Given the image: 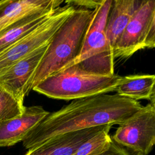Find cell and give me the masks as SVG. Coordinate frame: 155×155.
I'll return each mask as SVG.
<instances>
[{
  "mask_svg": "<svg viewBox=\"0 0 155 155\" xmlns=\"http://www.w3.org/2000/svg\"><path fill=\"white\" fill-rule=\"evenodd\" d=\"M137 101L117 94H101L73 100L50 113L22 140L27 150L68 132L105 125H120L143 108Z\"/></svg>",
  "mask_w": 155,
  "mask_h": 155,
  "instance_id": "6da1fadb",
  "label": "cell"
},
{
  "mask_svg": "<svg viewBox=\"0 0 155 155\" xmlns=\"http://www.w3.org/2000/svg\"><path fill=\"white\" fill-rule=\"evenodd\" d=\"M94 11V9L76 8L59 27L36 70L31 82V90L79 56Z\"/></svg>",
  "mask_w": 155,
  "mask_h": 155,
  "instance_id": "7a4b0ae2",
  "label": "cell"
},
{
  "mask_svg": "<svg viewBox=\"0 0 155 155\" xmlns=\"http://www.w3.org/2000/svg\"><path fill=\"white\" fill-rule=\"evenodd\" d=\"M122 78L116 74H91L70 65L50 74L32 90L53 99L74 100L114 91Z\"/></svg>",
  "mask_w": 155,
  "mask_h": 155,
  "instance_id": "3957f363",
  "label": "cell"
},
{
  "mask_svg": "<svg viewBox=\"0 0 155 155\" xmlns=\"http://www.w3.org/2000/svg\"><path fill=\"white\" fill-rule=\"evenodd\" d=\"M112 0H102L94 11L81 51L71 64L85 73L99 76H112L114 58L105 35V27Z\"/></svg>",
  "mask_w": 155,
  "mask_h": 155,
  "instance_id": "277c9868",
  "label": "cell"
},
{
  "mask_svg": "<svg viewBox=\"0 0 155 155\" xmlns=\"http://www.w3.org/2000/svg\"><path fill=\"white\" fill-rule=\"evenodd\" d=\"M155 47V1H140L113 50V58L126 59Z\"/></svg>",
  "mask_w": 155,
  "mask_h": 155,
  "instance_id": "5b68a950",
  "label": "cell"
},
{
  "mask_svg": "<svg viewBox=\"0 0 155 155\" xmlns=\"http://www.w3.org/2000/svg\"><path fill=\"white\" fill-rule=\"evenodd\" d=\"M155 100L128 119L116 129L112 140L131 155H148L155 143Z\"/></svg>",
  "mask_w": 155,
  "mask_h": 155,
  "instance_id": "8992f818",
  "label": "cell"
},
{
  "mask_svg": "<svg viewBox=\"0 0 155 155\" xmlns=\"http://www.w3.org/2000/svg\"><path fill=\"white\" fill-rule=\"evenodd\" d=\"M76 9L66 4L60 6L44 22L0 54V76L11 66L42 45L48 44L53 35Z\"/></svg>",
  "mask_w": 155,
  "mask_h": 155,
  "instance_id": "52a82bcc",
  "label": "cell"
},
{
  "mask_svg": "<svg viewBox=\"0 0 155 155\" xmlns=\"http://www.w3.org/2000/svg\"><path fill=\"white\" fill-rule=\"evenodd\" d=\"M48 44L37 48L11 66L0 76V86L24 102L25 96L31 90L32 78Z\"/></svg>",
  "mask_w": 155,
  "mask_h": 155,
  "instance_id": "ba28073f",
  "label": "cell"
},
{
  "mask_svg": "<svg viewBox=\"0 0 155 155\" xmlns=\"http://www.w3.org/2000/svg\"><path fill=\"white\" fill-rule=\"evenodd\" d=\"M50 112L41 105L25 107L23 113L0 123V147H10L22 142L28 133Z\"/></svg>",
  "mask_w": 155,
  "mask_h": 155,
  "instance_id": "9c48e42d",
  "label": "cell"
},
{
  "mask_svg": "<svg viewBox=\"0 0 155 155\" xmlns=\"http://www.w3.org/2000/svg\"><path fill=\"white\" fill-rule=\"evenodd\" d=\"M107 125L88 128L54 136L37 147L28 149L25 155H73L85 141L102 130Z\"/></svg>",
  "mask_w": 155,
  "mask_h": 155,
  "instance_id": "30bf717a",
  "label": "cell"
},
{
  "mask_svg": "<svg viewBox=\"0 0 155 155\" xmlns=\"http://www.w3.org/2000/svg\"><path fill=\"white\" fill-rule=\"evenodd\" d=\"M64 3L59 0L0 1V34L21 19L48 8H57Z\"/></svg>",
  "mask_w": 155,
  "mask_h": 155,
  "instance_id": "8fae6325",
  "label": "cell"
},
{
  "mask_svg": "<svg viewBox=\"0 0 155 155\" xmlns=\"http://www.w3.org/2000/svg\"><path fill=\"white\" fill-rule=\"evenodd\" d=\"M140 3L137 0H112L105 27L107 39L112 51Z\"/></svg>",
  "mask_w": 155,
  "mask_h": 155,
  "instance_id": "7c38bea8",
  "label": "cell"
},
{
  "mask_svg": "<svg viewBox=\"0 0 155 155\" xmlns=\"http://www.w3.org/2000/svg\"><path fill=\"white\" fill-rule=\"evenodd\" d=\"M57 8L43 10L28 15L13 24L2 32L0 34V54L34 30L50 16Z\"/></svg>",
  "mask_w": 155,
  "mask_h": 155,
  "instance_id": "4fadbf2b",
  "label": "cell"
},
{
  "mask_svg": "<svg viewBox=\"0 0 155 155\" xmlns=\"http://www.w3.org/2000/svg\"><path fill=\"white\" fill-rule=\"evenodd\" d=\"M155 76L154 74L122 76L115 91L119 96L135 101L154 100Z\"/></svg>",
  "mask_w": 155,
  "mask_h": 155,
  "instance_id": "5bb4252c",
  "label": "cell"
},
{
  "mask_svg": "<svg viewBox=\"0 0 155 155\" xmlns=\"http://www.w3.org/2000/svg\"><path fill=\"white\" fill-rule=\"evenodd\" d=\"M113 125H108L91 137L85 141L73 155H97L110 147L112 139L109 134Z\"/></svg>",
  "mask_w": 155,
  "mask_h": 155,
  "instance_id": "9a60e30c",
  "label": "cell"
},
{
  "mask_svg": "<svg viewBox=\"0 0 155 155\" xmlns=\"http://www.w3.org/2000/svg\"><path fill=\"white\" fill-rule=\"evenodd\" d=\"M24 110L23 102L0 86V123L21 115Z\"/></svg>",
  "mask_w": 155,
  "mask_h": 155,
  "instance_id": "2e32d148",
  "label": "cell"
},
{
  "mask_svg": "<svg viewBox=\"0 0 155 155\" xmlns=\"http://www.w3.org/2000/svg\"><path fill=\"white\" fill-rule=\"evenodd\" d=\"M102 0L93 1V0H82V1H66L65 3L74 6L76 8H85L90 10L95 9L99 5L101 4Z\"/></svg>",
  "mask_w": 155,
  "mask_h": 155,
  "instance_id": "e0dca14e",
  "label": "cell"
},
{
  "mask_svg": "<svg viewBox=\"0 0 155 155\" xmlns=\"http://www.w3.org/2000/svg\"><path fill=\"white\" fill-rule=\"evenodd\" d=\"M97 155H131L125 148L119 146L113 140L108 147L104 152Z\"/></svg>",
  "mask_w": 155,
  "mask_h": 155,
  "instance_id": "ac0fdd59",
  "label": "cell"
}]
</instances>
